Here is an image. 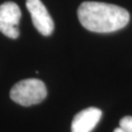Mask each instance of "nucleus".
I'll return each instance as SVG.
<instances>
[{
    "label": "nucleus",
    "instance_id": "f257e3e1",
    "mask_svg": "<svg viewBox=\"0 0 132 132\" xmlns=\"http://www.w3.org/2000/svg\"><path fill=\"white\" fill-rule=\"evenodd\" d=\"M80 24L93 32H113L129 23L127 10L119 6L103 2L85 1L77 10Z\"/></svg>",
    "mask_w": 132,
    "mask_h": 132
},
{
    "label": "nucleus",
    "instance_id": "f03ea898",
    "mask_svg": "<svg viewBox=\"0 0 132 132\" xmlns=\"http://www.w3.org/2000/svg\"><path fill=\"white\" fill-rule=\"evenodd\" d=\"M47 89L43 81L36 78L21 80L12 87L10 98L17 104L28 107L41 103L46 98Z\"/></svg>",
    "mask_w": 132,
    "mask_h": 132
},
{
    "label": "nucleus",
    "instance_id": "7ed1b4c3",
    "mask_svg": "<svg viewBox=\"0 0 132 132\" xmlns=\"http://www.w3.org/2000/svg\"><path fill=\"white\" fill-rule=\"evenodd\" d=\"M21 16V9L14 2H5L0 5V31L12 39L19 37L18 26Z\"/></svg>",
    "mask_w": 132,
    "mask_h": 132
},
{
    "label": "nucleus",
    "instance_id": "20e7f679",
    "mask_svg": "<svg viewBox=\"0 0 132 132\" xmlns=\"http://www.w3.org/2000/svg\"><path fill=\"white\" fill-rule=\"evenodd\" d=\"M27 8L35 28L44 36L50 35L54 30V22L44 4L40 0H27Z\"/></svg>",
    "mask_w": 132,
    "mask_h": 132
},
{
    "label": "nucleus",
    "instance_id": "39448f33",
    "mask_svg": "<svg viewBox=\"0 0 132 132\" xmlns=\"http://www.w3.org/2000/svg\"><path fill=\"white\" fill-rule=\"evenodd\" d=\"M102 118L100 109H85L76 114L71 121V132H91Z\"/></svg>",
    "mask_w": 132,
    "mask_h": 132
},
{
    "label": "nucleus",
    "instance_id": "423d86ee",
    "mask_svg": "<svg viewBox=\"0 0 132 132\" xmlns=\"http://www.w3.org/2000/svg\"><path fill=\"white\" fill-rule=\"evenodd\" d=\"M119 127L125 132H132V117H124L119 120Z\"/></svg>",
    "mask_w": 132,
    "mask_h": 132
},
{
    "label": "nucleus",
    "instance_id": "0eeeda50",
    "mask_svg": "<svg viewBox=\"0 0 132 132\" xmlns=\"http://www.w3.org/2000/svg\"><path fill=\"white\" fill-rule=\"evenodd\" d=\"M113 132H125V131H124L121 127H118V128H116V129L113 130Z\"/></svg>",
    "mask_w": 132,
    "mask_h": 132
}]
</instances>
